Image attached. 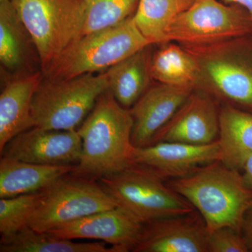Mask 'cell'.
Returning a JSON list of instances; mask_svg holds the SVG:
<instances>
[{
  "instance_id": "1",
  "label": "cell",
  "mask_w": 252,
  "mask_h": 252,
  "mask_svg": "<svg viewBox=\"0 0 252 252\" xmlns=\"http://www.w3.org/2000/svg\"><path fill=\"white\" fill-rule=\"evenodd\" d=\"M132 126L130 109L121 105L109 89L101 94L77 130L82 149L72 174L98 180L132 165Z\"/></svg>"
},
{
  "instance_id": "7",
  "label": "cell",
  "mask_w": 252,
  "mask_h": 252,
  "mask_svg": "<svg viewBox=\"0 0 252 252\" xmlns=\"http://www.w3.org/2000/svg\"><path fill=\"white\" fill-rule=\"evenodd\" d=\"M98 180L118 206L130 212L142 223L195 210L165 181L135 164Z\"/></svg>"
},
{
  "instance_id": "18",
  "label": "cell",
  "mask_w": 252,
  "mask_h": 252,
  "mask_svg": "<svg viewBox=\"0 0 252 252\" xmlns=\"http://www.w3.org/2000/svg\"><path fill=\"white\" fill-rule=\"evenodd\" d=\"M31 46H34L12 0H0V62L4 70L11 76L34 72L30 69Z\"/></svg>"
},
{
  "instance_id": "17",
  "label": "cell",
  "mask_w": 252,
  "mask_h": 252,
  "mask_svg": "<svg viewBox=\"0 0 252 252\" xmlns=\"http://www.w3.org/2000/svg\"><path fill=\"white\" fill-rule=\"evenodd\" d=\"M75 166L39 165L2 156L0 160V198L40 191L63 176L72 173Z\"/></svg>"
},
{
  "instance_id": "4",
  "label": "cell",
  "mask_w": 252,
  "mask_h": 252,
  "mask_svg": "<svg viewBox=\"0 0 252 252\" xmlns=\"http://www.w3.org/2000/svg\"><path fill=\"white\" fill-rule=\"evenodd\" d=\"M148 45L152 44L141 34L131 16L117 26L73 41L50 66L44 77L59 81L88 73L104 72Z\"/></svg>"
},
{
  "instance_id": "5",
  "label": "cell",
  "mask_w": 252,
  "mask_h": 252,
  "mask_svg": "<svg viewBox=\"0 0 252 252\" xmlns=\"http://www.w3.org/2000/svg\"><path fill=\"white\" fill-rule=\"evenodd\" d=\"M109 88L106 72L59 81L44 77L32 103L33 126L46 130H76Z\"/></svg>"
},
{
  "instance_id": "10",
  "label": "cell",
  "mask_w": 252,
  "mask_h": 252,
  "mask_svg": "<svg viewBox=\"0 0 252 252\" xmlns=\"http://www.w3.org/2000/svg\"><path fill=\"white\" fill-rule=\"evenodd\" d=\"M220 111L216 99L205 91L194 89L150 144L162 142L193 145L213 143L220 136Z\"/></svg>"
},
{
  "instance_id": "9",
  "label": "cell",
  "mask_w": 252,
  "mask_h": 252,
  "mask_svg": "<svg viewBox=\"0 0 252 252\" xmlns=\"http://www.w3.org/2000/svg\"><path fill=\"white\" fill-rule=\"evenodd\" d=\"M250 34L252 20L241 6L217 0H193L172 23L167 39L184 47H198Z\"/></svg>"
},
{
  "instance_id": "23",
  "label": "cell",
  "mask_w": 252,
  "mask_h": 252,
  "mask_svg": "<svg viewBox=\"0 0 252 252\" xmlns=\"http://www.w3.org/2000/svg\"><path fill=\"white\" fill-rule=\"evenodd\" d=\"M1 252H116L102 243H75L26 227L11 241L0 245Z\"/></svg>"
},
{
  "instance_id": "24",
  "label": "cell",
  "mask_w": 252,
  "mask_h": 252,
  "mask_svg": "<svg viewBox=\"0 0 252 252\" xmlns=\"http://www.w3.org/2000/svg\"><path fill=\"white\" fill-rule=\"evenodd\" d=\"M138 2L139 0H85L84 20L77 39L124 22L133 16Z\"/></svg>"
},
{
  "instance_id": "20",
  "label": "cell",
  "mask_w": 252,
  "mask_h": 252,
  "mask_svg": "<svg viewBox=\"0 0 252 252\" xmlns=\"http://www.w3.org/2000/svg\"><path fill=\"white\" fill-rule=\"evenodd\" d=\"M220 161L241 172L252 156V112L222 104L220 111Z\"/></svg>"
},
{
  "instance_id": "19",
  "label": "cell",
  "mask_w": 252,
  "mask_h": 252,
  "mask_svg": "<svg viewBox=\"0 0 252 252\" xmlns=\"http://www.w3.org/2000/svg\"><path fill=\"white\" fill-rule=\"evenodd\" d=\"M152 45L139 50L106 71L109 91L121 105L130 109L149 87Z\"/></svg>"
},
{
  "instance_id": "25",
  "label": "cell",
  "mask_w": 252,
  "mask_h": 252,
  "mask_svg": "<svg viewBox=\"0 0 252 252\" xmlns=\"http://www.w3.org/2000/svg\"><path fill=\"white\" fill-rule=\"evenodd\" d=\"M42 190L0 200L1 243L11 241L28 226L31 217L40 201Z\"/></svg>"
},
{
  "instance_id": "3",
  "label": "cell",
  "mask_w": 252,
  "mask_h": 252,
  "mask_svg": "<svg viewBox=\"0 0 252 252\" xmlns=\"http://www.w3.org/2000/svg\"><path fill=\"white\" fill-rule=\"evenodd\" d=\"M185 48L196 62L195 89L217 102L252 112V34Z\"/></svg>"
},
{
  "instance_id": "6",
  "label": "cell",
  "mask_w": 252,
  "mask_h": 252,
  "mask_svg": "<svg viewBox=\"0 0 252 252\" xmlns=\"http://www.w3.org/2000/svg\"><path fill=\"white\" fill-rule=\"evenodd\" d=\"M12 2L31 36L44 74L79 35L85 0H12Z\"/></svg>"
},
{
  "instance_id": "21",
  "label": "cell",
  "mask_w": 252,
  "mask_h": 252,
  "mask_svg": "<svg viewBox=\"0 0 252 252\" xmlns=\"http://www.w3.org/2000/svg\"><path fill=\"white\" fill-rule=\"evenodd\" d=\"M193 0H139L134 22L152 44L169 42V30L175 18L188 9Z\"/></svg>"
},
{
  "instance_id": "14",
  "label": "cell",
  "mask_w": 252,
  "mask_h": 252,
  "mask_svg": "<svg viewBox=\"0 0 252 252\" xmlns=\"http://www.w3.org/2000/svg\"><path fill=\"white\" fill-rule=\"evenodd\" d=\"M208 230L196 210L144 223L133 252H208Z\"/></svg>"
},
{
  "instance_id": "26",
  "label": "cell",
  "mask_w": 252,
  "mask_h": 252,
  "mask_svg": "<svg viewBox=\"0 0 252 252\" xmlns=\"http://www.w3.org/2000/svg\"><path fill=\"white\" fill-rule=\"evenodd\" d=\"M208 252H248L241 232L229 226L220 227L208 233Z\"/></svg>"
},
{
  "instance_id": "12",
  "label": "cell",
  "mask_w": 252,
  "mask_h": 252,
  "mask_svg": "<svg viewBox=\"0 0 252 252\" xmlns=\"http://www.w3.org/2000/svg\"><path fill=\"white\" fill-rule=\"evenodd\" d=\"M143 224L130 212L117 206L73 220L47 233L66 240H102L116 252H127L133 251L138 243Z\"/></svg>"
},
{
  "instance_id": "8",
  "label": "cell",
  "mask_w": 252,
  "mask_h": 252,
  "mask_svg": "<svg viewBox=\"0 0 252 252\" xmlns=\"http://www.w3.org/2000/svg\"><path fill=\"white\" fill-rule=\"evenodd\" d=\"M118 206L96 180L68 174L42 190V196L28 226L47 233L96 212Z\"/></svg>"
},
{
  "instance_id": "27",
  "label": "cell",
  "mask_w": 252,
  "mask_h": 252,
  "mask_svg": "<svg viewBox=\"0 0 252 252\" xmlns=\"http://www.w3.org/2000/svg\"><path fill=\"white\" fill-rule=\"evenodd\" d=\"M241 233L250 252H252V203L244 215Z\"/></svg>"
},
{
  "instance_id": "11",
  "label": "cell",
  "mask_w": 252,
  "mask_h": 252,
  "mask_svg": "<svg viewBox=\"0 0 252 252\" xmlns=\"http://www.w3.org/2000/svg\"><path fill=\"white\" fill-rule=\"evenodd\" d=\"M82 140L77 130H46L33 127L18 134L5 146L1 156L44 165H77Z\"/></svg>"
},
{
  "instance_id": "29",
  "label": "cell",
  "mask_w": 252,
  "mask_h": 252,
  "mask_svg": "<svg viewBox=\"0 0 252 252\" xmlns=\"http://www.w3.org/2000/svg\"><path fill=\"white\" fill-rule=\"evenodd\" d=\"M223 3L241 6L248 11L252 20V0H223Z\"/></svg>"
},
{
  "instance_id": "13",
  "label": "cell",
  "mask_w": 252,
  "mask_h": 252,
  "mask_svg": "<svg viewBox=\"0 0 252 252\" xmlns=\"http://www.w3.org/2000/svg\"><path fill=\"white\" fill-rule=\"evenodd\" d=\"M220 160V142L193 145L162 142L135 147L132 164L147 169L162 180L182 178L199 167Z\"/></svg>"
},
{
  "instance_id": "15",
  "label": "cell",
  "mask_w": 252,
  "mask_h": 252,
  "mask_svg": "<svg viewBox=\"0 0 252 252\" xmlns=\"http://www.w3.org/2000/svg\"><path fill=\"white\" fill-rule=\"evenodd\" d=\"M193 89L191 86L158 82L150 86L130 109L133 120L134 147L149 145L156 134L175 115Z\"/></svg>"
},
{
  "instance_id": "28",
  "label": "cell",
  "mask_w": 252,
  "mask_h": 252,
  "mask_svg": "<svg viewBox=\"0 0 252 252\" xmlns=\"http://www.w3.org/2000/svg\"><path fill=\"white\" fill-rule=\"evenodd\" d=\"M244 182L249 189L252 190V156L249 158L244 165L243 170Z\"/></svg>"
},
{
  "instance_id": "16",
  "label": "cell",
  "mask_w": 252,
  "mask_h": 252,
  "mask_svg": "<svg viewBox=\"0 0 252 252\" xmlns=\"http://www.w3.org/2000/svg\"><path fill=\"white\" fill-rule=\"evenodd\" d=\"M44 79L40 71L11 76L0 94V152L18 134L34 127L33 97Z\"/></svg>"
},
{
  "instance_id": "22",
  "label": "cell",
  "mask_w": 252,
  "mask_h": 252,
  "mask_svg": "<svg viewBox=\"0 0 252 252\" xmlns=\"http://www.w3.org/2000/svg\"><path fill=\"white\" fill-rule=\"evenodd\" d=\"M151 74L152 79L161 84L195 89L196 62L188 50L170 41L152 55Z\"/></svg>"
},
{
  "instance_id": "2",
  "label": "cell",
  "mask_w": 252,
  "mask_h": 252,
  "mask_svg": "<svg viewBox=\"0 0 252 252\" xmlns=\"http://www.w3.org/2000/svg\"><path fill=\"white\" fill-rule=\"evenodd\" d=\"M167 185L200 213L208 233L224 226L241 232L244 215L252 203V190L241 172L219 160Z\"/></svg>"
}]
</instances>
